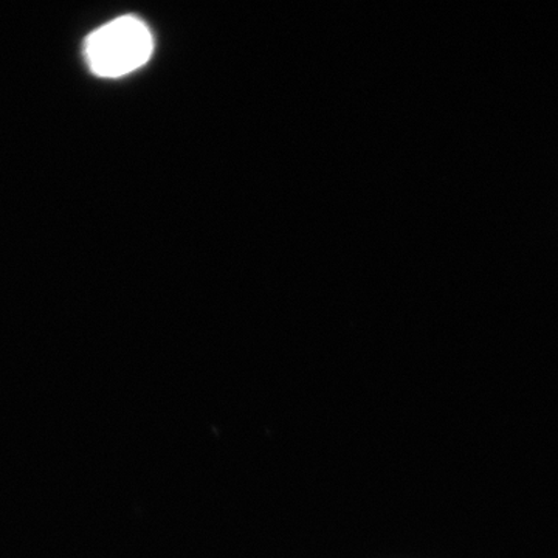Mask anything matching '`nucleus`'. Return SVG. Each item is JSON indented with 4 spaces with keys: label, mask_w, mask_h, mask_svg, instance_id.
<instances>
[{
    "label": "nucleus",
    "mask_w": 558,
    "mask_h": 558,
    "mask_svg": "<svg viewBox=\"0 0 558 558\" xmlns=\"http://www.w3.org/2000/svg\"><path fill=\"white\" fill-rule=\"evenodd\" d=\"M154 38L148 25L135 16H120L87 36L84 57L101 78H120L153 57Z\"/></svg>",
    "instance_id": "nucleus-1"
}]
</instances>
